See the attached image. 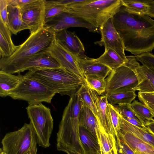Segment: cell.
<instances>
[{
	"mask_svg": "<svg viewBox=\"0 0 154 154\" xmlns=\"http://www.w3.org/2000/svg\"><path fill=\"white\" fill-rule=\"evenodd\" d=\"M49 51L61 67L84 81L85 77L79 68L75 55L69 51L56 39Z\"/></svg>",
	"mask_w": 154,
	"mask_h": 154,
	"instance_id": "obj_14",
	"label": "cell"
},
{
	"mask_svg": "<svg viewBox=\"0 0 154 154\" xmlns=\"http://www.w3.org/2000/svg\"><path fill=\"white\" fill-rule=\"evenodd\" d=\"M121 0H82L66 6V11L99 28L122 6Z\"/></svg>",
	"mask_w": 154,
	"mask_h": 154,
	"instance_id": "obj_5",
	"label": "cell"
},
{
	"mask_svg": "<svg viewBox=\"0 0 154 154\" xmlns=\"http://www.w3.org/2000/svg\"><path fill=\"white\" fill-rule=\"evenodd\" d=\"M146 2L149 7L147 14L151 18H154V0H146Z\"/></svg>",
	"mask_w": 154,
	"mask_h": 154,
	"instance_id": "obj_42",
	"label": "cell"
},
{
	"mask_svg": "<svg viewBox=\"0 0 154 154\" xmlns=\"http://www.w3.org/2000/svg\"><path fill=\"white\" fill-rule=\"evenodd\" d=\"M118 137L125 142L135 154H154V147L130 133L119 129Z\"/></svg>",
	"mask_w": 154,
	"mask_h": 154,
	"instance_id": "obj_19",
	"label": "cell"
},
{
	"mask_svg": "<svg viewBox=\"0 0 154 154\" xmlns=\"http://www.w3.org/2000/svg\"><path fill=\"white\" fill-rule=\"evenodd\" d=\"M79 125L84 127L98 141L99 125L97 119L88 108L82 107L79 115Z\"/></svg>",
	"mask_w": 154,
	"mask_h": 154,
	"instance_id": "obj_25",
	"label": "cell"
},
{
	"mask_svg": "<svg viewBox=\"0 0 154 154\" xmlns=\"http://www.w3.org/2000/svg\"><path fill=\"white\" fill-rule=\"evenodd\" d=\"M122 6L131 12L147 14L149 7L146 0H121Z\"/></svg>",
	"mask_w": 154,
	"mask_h": 154,
	"instance_id": "obj_33",
	"label": "cell"
},
{
	"mask_svg": "<svg viewBox=\"0 0 154 154\" xmlns=\"http://www.w3.org/2000/svg\"><path fill=\"white\" fill-rule=\"evenodd\" d=\"M81 101L82 107L89 109L94 113L97 120V116L95 106L90 89L84 82L76 92Z\"/></svg>",
	"mask_w": 154,
	"mask_h": 154,
	"instance_id": "obj_29",
	"label": "cell"
},
{
	"mask_svg": "<svg viewBox=\"0 0 154 154\" xmlns=\"http://www.w3.org/2000/svg\"><path fill=\"white\" fill-rule=\"evenodd\" d=\"M7 0H0V21L6 25L8 26Z\"/></svg>",
	"mask_w": 154,
	"mask_h": 154,
	"instance_id": "obj_38",
	"label": "cell"
},
{
	"mask_svg": "<svg viewBox=\"0 0 154 154\" xmlns=\"http://www.w3.org/2000/svg\"><path fill=\"white\" fill-rule=\"evenodd\" d=\"M125 50L136 56L154 50V20L130 11L122 6L112 17Z\"/></svg>",
	"mask_w": 154,
	"mask_h": 154,
	"instance_id": "obj_1",
	"label": "cell"
},
{
	"mask_svg": "<svg viewBox=\"0 0 154 154\" xmlns=\"http://www.w3.org/2000/svg\"><path fill=\"white\" fill-rule=\"evenodd\" d=\"M145 126L147 128L149 131L154 134V120L149 122Z\"/></svg>",
	"mask_w": 154,
	"mask_h": 154,
	"instance_id": "obj_44",
	"label": "cell"
},
{
	"mask_svg": "<svg viewBox=\"0 0 154 154\" xmlns=\"http://www.w3.org/2000/svg\"><path fill=\"white\" fill-rule=\"evenodd\" d=\"M80 140L85 154H103L99 141L83 126L79 125Z\"/></svg>",
	"mask_w": 154,
	"mask_h": 154,
	"instance_id": "obj_20",
	"label": "cell"
},
{
	"mask_svg": "<svg viewBox=\"0 0 154 154\" xmlns=\"http://www.w3.org/2000/svg\"><path fill=\"white\" fill-rule=\"evenodd\" d=\"M55 36L56 40L73 54H84V46L74 32L64 29L55 32Z\"/></svg>",
	"mask_w": 154,
	"mask_h": 154,
	"instance_id": "obj_18",
	"label": "cell"
},
{
	"mask_svg": "<svg viewBox=\"0 0 154 154\" xmlns=\"http://www.w3.org/2000/svg\"><path fill=\"white\" fill-rule=\"evenodd\" d=\"M116 140L118 147L122 154H135L122 139L117 137Z\"/></svg>",
	"mask_w": 154,
	"mask_h": 154,
	"instance_id": "obj_39",
	"label": "cell"
},
{
	"mask_svg": "<svg viewBox=\"0 0 154 154\" xmlns=\"http://www.w3.org/2000/svg\"><path fill=\"white\" fill-rule=\"evenodd\" d=\"M8 28L12 33L17 35L19 32L25 29H29L27 25L23 21L18 7L8 5Z\"/></svg>",
	"mask_w": 154,
	"mask_h": 154,
	"instance_id": "obj_24",
	"label": "cell"
},
{
	"mask_svg": "<svg viewBox=\"0 0 154 154\" xmlns=\"http://www.w3.org/2000/svg\"><path fill=\"white\" fill-rule=\"evenodd\" d=\"M98 140L104 154H118L116 138L99 126Z\"/></svg>",
	"mask_w": 154,
	"mask_h": 154,
	"instance_id": "obj_26",
	"label": "cell"
},
{
	"mask_svg": "<svg viewBox=\"0 0 154 154\" xmlns=\"http://www.w3.org/2000/svg\"><path fill=\"white\" fill-rule=\"evenodd\" d=\"M61 66L49 50L39 52L30 58L22 67L20 73L26 70L31 71Z\"/></svg>",
	"mask_w": 154,
	"mask_h": 154,
	"instance_id": "obj_17",
	"label": "cell"
},
{
	"mask_svg": "<svg viewBox=\"0 0 154 154\" xmlns=\"http://www.w3.org/2000/svg\"><path fill=\"white\" fill-rule=\"evenodd\" d=\"M103 154H104L103 153Z\"/></svg>",
	"mask_w": 154,
	"mask_h": 154,
	"instance_id": "obj_48",
	"label": "cell"
},
{
	"mask_svg": "<svg viewBox=\"0 0 154 154\" xmlns=\"http://www.w3.org/2000/svg\"><path fill=\"white\" fill-rule=\"evenodd\" d=\"M96 59L112 70L120 67L127 62L116 52L110 48H105L103 54Z\"/></svg>",
	"mask_w": 154,
	"mask_h": 154,
	"instance_id": "obj_27",
	"label": "cell"
},
{
	"mask_svg": "<svg viewBox=\"0 0 154 154\" xmlns=\"http://www.w3.org/2000/svg\"><path fill=\"white\" fill-rule=\"evenodd\" d=\"M44 3L45 24L55 16L65 11L66 6L59 4L57 0H44Z\"/></svg>",
	"mask_w": 154,
	"mask_h": 154,
	"instance_id": "obj_32",
	"label": "cell"
},
{
	"mask_svg": "<svg viewBox=\"0 0 154 154\" xmlns=\"http://www.w3.org/2000/svg\"><path fill=\"white\" fill-rule=\"evenodd\" d=\"M120 129L130 133L154 147V134L151 133L147 128H143L134 126L124 119L120 114Z\"/></svg>",
	"mask_w": 154,
	"mask_h": 154,
	"instance_id": "obj_21",
	"label": "cell"
},
{
	"mask_svg": "<svg viewBox=\"0 0 154 154\" xmlns=\"http://www.w3.org/2000/svg\"><path fill=\"white\" fill-rule=\"evenodd\" d=\"M20 9L22 19L29 28L30 34L44 27V0H33Z\"/></svg>",
	"mask_w": 154,
	"mask_h": 154,
	"instance_id": "obj_11",
	"label": "cell"
},
{
	"mask_svg": "<svg viewBox=\"0 0 154 154\" xmlns=\"http://www.w3.org/2000/svg\"><path fill=\"white\" fill-rule=\"evenodd\" d=\"M23 76L20 73L16 75L0 70V96H8L11 91L21 82Z\"/></svg>",
	"mask_w": 154,
	"mask_h": 154,
	"instance_id": "obj_23",
	"label": "cell"
},
{
	"mask_svg": "<svg viewBox=\"0 0 154 154\" xmlns=\"http://www.w3.org/2000/svg\"><path fill=\"white\" fill-rule=\"evenodd\" d=\"M108 103L114 106L116 104L122 103L131 104L137 96L135 91H113L106 94Z\"/></svg>",
	"mask_w": 154,
	"mask_h": 154,
	"instance_id": "obj_28",
	"label": "cell"
},
{
	"mask_svg": "<svg viewBox=\"0 0 154 154\" xmlns=\"http://www.w3.org/2000/svg\"><path fill=\"white\" fill-rule=\"evenodd\" d=\"M7 154H37L38 139L32 124L25 123L18 130L6 134L2 141Z\"/></svg>",
	"mask_w": 154,
	"mask_h": 154,
	"instance_id": "obj_6",
	"label": "cell"
},
{
	"mask_svg": "<svg viewBox=\"0 0 154 154\" xmlns=\"http://www.w3.org/2000/svg\"><path fill=\"white\" fill-rule=\"evenodd\" d=\"M33 0H7L8 5L18 7L20 8Z\"/></svg>",
	"mask_w": 154,
	"mask_h": 154,
	"instance_id": "obj_40",
	"label": "cell"
},
{
	"mask_svg": "<svg viewBox=\"0 0 154 154\" xmlns=\"http://www.w3.org/2000/svg\"><path fill=\"white\" fill-rule=\"evenodd\" d=\"M132 68L137 77L138 85L133 90L141 93L154 92V66L140 65L135 56H131Z\"/></svg>",
	"mask_w": 154,
	"mask_h": 154,
	"instance_id": "obj_13",
	"label": "cell"
},
{
	"mask_svg": "<svg viewBox=\"0 0 154 154\" xmlns=\"http://www.w3.org/2000/svg\"><path fill=\"white\" fill-rule=\"evenodd\" d=\"M86 28L90 32H99V28L95 27L82 18L70 13L63 12L45 23L44 27L56 32L70 27Z\"/></svg>",
	"mask_w": 154,
	"mask_h": 154,
	"instance_id": "obj_12",
	"label": "cell"
},
{
	"mask_svg": "<svg viewBox=\"0 0 154 154\" xmlns=\"http://www.w3.org/2000/svg\"><path fill=\"white\" fill-rule=\"evenodd\" d=\"M107 106L116 138L118 137V131L120 129V114L114 106L108 103Z\"/></svg>",
	"mask_w": 154,
	"mask_h": 154,
	"instance_id": "obj_34",
	"label": "cell"
},
{
	"mask_svg": "<svg viewBox=\"0 0 154 154\" xmlns=\"http://www.w3.org/2000/svg\"><path fill=\"white\" fill-rule=\"evenodd\" d=\"M139 100L150 110L154 117V92L141 93L139 92Z\"/></svg>",
	"mask_w": 154,
	"mask_h": 154,
	"instance_id": "obj_36",
	"label": "cell"
},
{
	"mask_svg": "<svg viewBox=\"0 0 154 154\" xmlns=\"http://www.w3.org/2000/svg\"><path fill=\"white\" fill-rule=\"evenodd\" d=\"M26 109L30 122L37 134L39 146L44 148L49 147L53 128L51 109L41 103L29 105Z\"/></svg>",
	"mask_w": 154,
	"mask_h": 154,
	"instance_id": "obj_8",
	"label": "cell"
},
{
	"mask_svg": "<svg viewBox=\"0 0 154 154\" xmlns=\"http://www.w3.org/2000/svg\"><path fill=\"white\" fill-rule=\"evenodd\" d=\"M75 56L79 68L84 77L87 75H94L105 78L112 70L96 59L89 57L85 54Z\"/></svg>",
	"mask_w": 154,
	"mask_h": 154,
	"instance_id": "obj_16",
	"label": "cell"
},
{
	"mask_svg": "<svg viewBox=\"0 0 154 154\" xmlns=\"http://www.w3.org/2000/svg\"><path fill=\"white\" fill-rule=\"evenodd\" d=\"M70 97L59 125L57 143L64 149L76 151L83 149L80 138L79 121L82 105L76 92Z\"/></svg>",
	"mask_w": 154,
	"mask_h": 154,
	"instance_id": "obj_3",
	"label": "cell"
},
{
	"mask_svg": "<svg viewBox=\"0 0 154 154\" xmlns=\"http://www.w3.org/2000/svg\"><path fill=\"white\" fill-rule=\"evenodd\" d=\"M24 75L42 83L56 94L70 96L76 92L84 82L61 66L29 71Z\"/></svg>",
	"mask_w": 154,
	"mask_h": 154,
	"instance_id": "obj_4",
	"label": "cell"
},
{
	"mask_svg": "<svg viewBox=\"0 0 154 154\" xmlns=\"http://www.w3.org/2000/svg\"><path fill=\"white\" fill-rule=\"evenodd\" d=\"M131 105L139 120L144 125L154 120L153 118L154 116L151 111L143 103L135 100L131 104Z\"/></svg>",
	"mask_w": 154,
	"mask_h": 154,
	"instance_id": "obj_30",
	"label": "cell"
},
{
	"mask_svg": "<svg viewBox=\"0 0 154 154\" xmlns=\"http://www.w3.org/2000/svg\"><path fill=\"white\" fill-rule=\"evenodd\" d=\"M135 56L137 61H140L143 65L154 66V54L152 53L147 52Z\"/></svg>",
	"mask_w": 154,
	"mask_h": 154,
	"instance_id": "obj_37",
	"label": "cell"
},
{
	"mask_svg": "<svg viewBox=\"0 0 154 154\" xmlns=\"http://www.w3.org/2000/svg\"><path fill=\"white\" fill-rule=\"evenodd\" d=\"M114 106L121 116L134 118L140 121L137 115L132 109L131 104L122 103L115 105Z\"/></svg>",
	"mask_w": 154,
	"mask_h": 154,
	"instance_id": "obj_35",
	"label": "cell"
},
{
	"mask_svg": "<svg viewBox=\"0 0 154 154\" xmlns=\"http://www.w3.org/2000/svg\"><path fill=\"white\" fill-rule=\"evenodd\" d=\"M28 154H32L30 153H28Z\"/></svg>",
	"mask_w": 154,
	"mask_h": 154,
	"instance_id": "obj_47",
	"label": "cell"
},
{
	"mask_svg": "<svg viewBox=\"0 0 154 154\" xmlns=\"http://www.w3.org/2000/svg\"><path fill=\"white\" fill-rule=\"evenodd\" d=\"M122 117L125 120L131 124L139 128H147L143 125L141 122L136 119L126 117Z\"/></svg>",
	"mask_w": 154,
	"mask_h": 154,
	"instance_id": "obj_41",
	"label": "cell"
},
{
	"mask_svg": "<svg viewBox=\"0 0 154 154\" xmlns=\"http://www.w3.org/2000/svg\"><path fill=\"white\" fill-rule=\"evenodd\" d=\"M89 89L96 109L99 126L116 138L107 106L108 103L106 96H100L95 91Z\"/></svg>",
	"mask_w": 154,
	"mask_h": 154,
	"instance_id": "obj_15",
	"label": "cell"
},
{
	"mask_svg": "<svg viewBox=\"0 0 154 154\" xmlns=\"http://www.w3.org/2000/svg\"><path fill=\"white\" fill-rule=\"evenodd\" d=\"M101 34L100 41L94 42L96 45L111 48L126 62L128 60L125 53L123 41L113 23L112 18L108 19L99 28Z\"/></svg>",
	"mask_w": 154,
	"mask_h": 154,
	"instance_id": "obj_10",
	"label": "cell"
},
{
	"mask_svg": "<svg viewBox=\"0 0 154 154\" xmlns=\"http://www.w3.org/2000/svg\"><path fill=\"white\" fill-rule=\"evenodd\" d=\"M0 154H7L5 152H4L1 148L0 149Z\"/></svg>",
	"mask_w": 154,
	"mask_h": 154,
	"instance_id": "obj_45",
	"label": "cell"
},
{
	"mask_svg": "<svg viewBox=\"0 0 154 154\" xmlns=\"http://www.w3.org/2000/svg\"><path fill=\"white\" fill-rule=\"evenodd\" d=\"M82 1V0H57V1L59 4L66 6L73 3L80 2Z\"/></svg>",
	"mask_w": 154,
	"mask_h": 154,
	"instance_id": "obj_43",
	"label": "cell"
},
{
	"mask_svg": "<svg viewBox=\"0 0 154 154\" xmlns=\"http://www.w3.org/2000/svg\"><path fill=\"white\" fill-rule=\"evenodd\" d=\"M55 94L42 83L24 75L21 82L8 96L14 100H25L31 105L42 102L51 103Z\"/></svg>",
	"mask_w": 154,
	"mask_h": 154,
	"instance_id": "obj_7",
	"label": "cell"
},
{
	"mask_svg": "<svg viewBox=\"0 0 154 154\" xmlns=\"http://www.w3.org/2000/svg\"><path fill=\"white\" fill-rule=\"evenodd\" d=\"M117 149H118V154H122L121 153V152L120 150H119V148H118V146H117Z\"/></svg>",
	"mask_w": 154,
	"mask_h": 154,
	"instance_id": "obj_46",
	"label": "cell"
},
{
	"mask_svg": "<svg viewBox=\"0 0 154 154\" xmlns=\"http://www.w3.org/2000/svg\"><path fill=\"white\" fill-rule=\"evenodd\" d=\"M84 82L90 88L95 91L99 95L106 92V82L102 77L94 75H85Z\"/></svg>",
	"mask_w": 154,
	"mask_h": 154,
	"instance_id": "obj_31",
	"label": "cell"
},
{
	"mask_svg": "<svg viewBox=\"0 0 154 154\" xmlns=\"http://www.w3.org/2000/svg\"><path fill=\"white\" fill-rule=\"evenodd\" d=\"M128 61L123 65L112 70L105 79L106 93L113 91L128 92L138 84L136 75L132 68L131 56H126Z\"/></svg>",
	"mask_w": 154,
	"mask_h": 154,
	"instance_id": "obj_9",
	"label": "cell"
},
{
	"mask_svg": "<svg viewBox=\"0 0 154 154\" xmlns=\"http://www.w3.org/2000/svg\"><path fill=\"white\" fill-rule=\"evenodd\" d=\"M17 46L13 43L11 31L0 21V56L7 57L11 56L15 51Z\"/></svg>",
	"mask_w": 154,
	"mask_h": 154,
	"instance_id": "obj_22",
	"label": "cell"
},
{
	"mask_svg": "<svg viewBox=\"0 0 154 154\" xmlns=\"http://www.w3.org/2000/svg\"><path fill=\"white\" fill-rule=\"evenodd\" d=\"M55 40V32L44 27L30 34L25 41L10 56L1 57L0 70L14 74L20 73L27 61L35 54L49 50Z\"/></svg>",
	"mask_w": 154,
	"mask_h": 154,
	"instance_id": "obj_2",
	"label": "cell"
}]
</instances>
